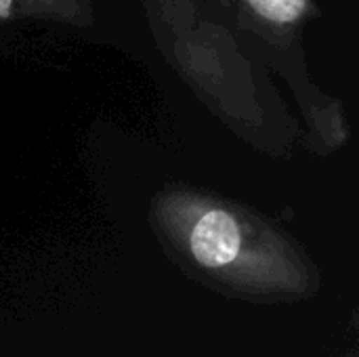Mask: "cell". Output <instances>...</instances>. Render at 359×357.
Here are the masks:
<instances>
[{
    "mask_svg": "<svg viewBox=\"0 0 359 357\" xmlns=\"http://www.w3.org/2000/svg\"><path fill=\"white\" fill-rule=\"evenodd\" d=\"M248 4L261 17L276 23H292L307 8V0H248Z\"/></svg>",
    "mask_w": 359,
    "mask_h": 357,
    "instance_id": "6da1fadb",
    "label": "cell"
},
{
    "mask_svg": "<svg viewBox=\"0 0 359 357\" xmlns=\"http://www.w3.org/2000/svg\"><path fill=\"white\" fill-rule=\"evenodd\" d=\"M11 6H13V0H0V19L11 13Z\"/></svg>",
    "mask_w": 359,
    "mask_h": 357,
    "instance_id": "7a4b0ae2",
    "label": "cell"
}]
</instances>
